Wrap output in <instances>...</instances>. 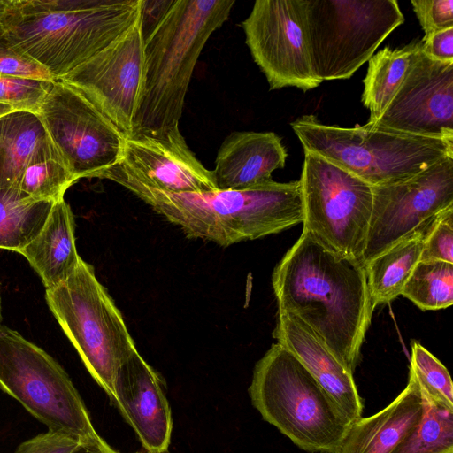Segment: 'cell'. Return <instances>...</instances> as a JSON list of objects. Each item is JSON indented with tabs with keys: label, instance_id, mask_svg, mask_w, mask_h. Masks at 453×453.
<instances>
[{
	"label": "cell",
	"instance_id": "9a60e30c",
	"mask_svg": "<svg viewBox=\"0 0 453 453\" xmlns=\"http://www.w3.org/2000/svg\"><path fill=\"white\" fill-rule=\"evenodd\" d=\"M96 178L169 193L217 189L212 171L191 151L179 126L161 136L126 137L119 160Z\"/></svg>",
	"mask_w": 453,
	"mask_h": 453
},
{
	"label": "cell",
	"instance_id": "6da1fadb",
	"mask_svg": "<svg viewBox=\"0 0 453 453\" xmlns=\"http://www.w3.org/2000/svg\"><path fill=\"white\" fill-rule=\"evenodd\" d=\"M272 285L279 311L306 324L354 372L375 308L362 261L303 231L274 268Z\"/></svg>",
	"mask_w": 453,
	"mask_h": 453
},
{
	"label": "cell",
	"instance_id": "d590c367",
	"mask_svg": "<svg viewBox=\"0 0 453 453\" xmlns=\"http://www.w3.org/2000/svg\"><path fill=\"white\" fill-rule=\"evenodd\" d=\"M422 50L429 58L442 61H453V27L433 33L422 39Z\"/></svg>",
	"mask_w": 453,
	"mask_h": 453
},
{
	"label": "cell",
	"instance_id": "4316f807",
	"mask_svg": "<svg viewBox=\"0 0 453 453\" xmlns=\"http://www.w3.org/2000/svg\"><path fill=\"white\" fill-rule=\"evenodd\" d=\"M423 311L445 309L453 303V264L418 261L402 294Z\"/></svg>",
	"mask_w": 453,
	"mask_h": 453
},
{
	"label": "cell",
	"instance_id": "1f68e13d",
	"mask_svg": "<svg viewBox=\"0 0 453 453\" xmlns=\"http://www.w3.org/2000/svg\"><path fill=\"white\" fill-rule=\"evenodd\" d=\"M0 74L50 80V73L29 58L17 51L10 43L0 23Z\"/></svg>",
	"mask_w": 453,
	"mask_h": 453
},
{
	"label": "cell",
	"instance_id": "d6986e66",
	"mask_svg": "<svg viewBox=\"0 0 453 453\" xmlns=\"http://www.w3.org/2000/svg\"><path fill=\"white\" fill-rule=\"evenodd\" d=\"M288 153L273 132L236 131L221 143L212 171L217 189H244L273 180Z\"/></svg>",
	"mask_w": 453,
	"mask_h": 453
},
{
	"label": "cell",
	"instance_id": "52a82bcc",
	"mask_svg": "<svg viewBox=\"0 0 453 453\" xmlns=\"http://www.w3.org/2000/svg\"><path fill=\"white\" fill-rule=\"evenodd\" d=\"M45 299L90 375L112 399L117 371L136 347L93 266L81 258L64 281L46 289Z\"/></svg>",
	"mask_w": 453,
	"mask_h": 453
},
{
	"label": "cell",
	"instance_id": "44dd1931",
	"mask_svg": "<svg viewBox=\"0 0 453 453\" xmlns=\"http://www.w3.org/2000/svg\"><path fill=\"white\" fill-rule=\"evenodd\" d=\"M19 254L40 276L46 289L64 281L76 268L81 257L75 245V221L70 205L56 202L41 230Z\"/></svg>",
	"mask_w": 453,
	"mask_h": 453
},
{
	"label": "cell",
	"instance_id": "603a6c76",
	"mask_svg": "<svg viewBox=\"0 0 453 453\" xmlns=\"http://www.w3.org/2000/svg\"><path fill=\"white\" fill-rule=\"evenodd\" d=\"M434 224L404 237L365 265L369 290L375 307L388 303L402 294L420 259L424 240Z\"/></svg>",
	"mask_w": 453,
	"mask_h": 453
},
{
	"label": "cell",
	"instance_id": "30bf717a",
	"mask_svg": "<svg viewBox=\"0 0 453 453\" xmlns=\"http://www.w3.org/2000/svg\"><path fill=\"white\" fill-rule=\"evenodd\" d=\"M299 181L303 231L335 253L362 261L372 211V186L307 150Z\"/></svg>",
	"mask_w": 453,
	"mask_h": 453
},
{
	"label": "cell",
	"instance_id": "60d3db41",
	"mask_svg": "<svg viewBox=\"0 0 453 453\" xmlns=\"http://www.w3.org/2000/svg\"><path fill=\"white\" fill-rule=\"evenodd\" d=\"M135 453H149V452H147V451H144V452H135Z\"/></svg>",
	"mask_w": 453,
	"mask_h": 453
},
{
	"label": "cell",
	"instance_id": "f1b7e54d",
	"mask_svg": "<svg viewBox=\"0 0 453 453\" xmlns=\"http://www.w3.org/2000/svg\"><path fill=\"white\" fill-rule=\"evenodd\" d=\"M410 369L431 400L453 410V386L448 369L418 342L411 346Z\"/></svg>",
	"mask_w": 453,
	"mask_h": 453
},
{
	"label": "cell",
	"instance_id": "d4e9b609",
	"mask_svg": "<svg viewBox=\"0 0 453 453\" xmlns=\"http://www.w3.org/2000/svg\"><path fill=\"white\" fill-rule=\"evenodd\" d=\"M54 203L15 187L0 189V249L19 253L41 232Z\"/></svg>",
	"mask_w": 453,
	"mask_h": 453
},
{
	"label": "cell",
	"instance_id": "7a4b0ae2",
	"mask_svg": "<svg viewBox=\"0 0 453 453\" xmlns=\"http://www.w3.org/2000/svg\"><path fill=\"white\" fill-rule=\"evenodd\" d=\"M141 0H10L1 24L11 45L54 80L124 34Z\"/></svg>",
	"mask_w": 453,
	"mask_h": 453
},
{
	"label": "cell",
	"instance_id": "2e32d148",
	"mask_svg": "<svg viewBox=\"0 0 453 453\" xmlns=\"http://www.w3.org/2000/svg\"><path fill=\"white\" fill-rule=\"evenodd\" d=\"M376 127L410 135L453 140V61L442 62L422 50Z\"/></svg>",
	"mask_w": 453,
	"mask_h": 453
},
{
	"label": "cell",
	"instance_id": "8d00e7d4",
	"mask_svg": "<svg viewBox=\"0 0 453 453\" xmlns=\"http://www.w3.org/2000/svg\"><path fill=\"white\" fill-rule=\"evenodd\" d=\"M73 453H119L106 441L101 443H87Z\"/></svg>",
	"mask_w": 453,
	"mask_h": 453
},
{
	"label": "cell",
	"instance_id": "7c38bea8",
	"mask_svg": "<svg viewBox=\"0 0 453 453\" xmlns=\"http://www.w3.org/2000/svg\"><path fill=\"white\" fill-rule=\"evenodd\" d=\"M372 211L362 256L365 266L453 208V157L434 163L408 180L372 187Z\"/></svg>",
	"mask_w": 453,
	"mask_h": 453
},
{
	"label": "cell",
	"instance_id": "7402d4cb",
	"mask_svg": "<svg viewBox=\"0 0 453 453\" xmlns=\"http://www.w3.org/2000/svg\"><path fill=\"white\" fill-rule=\"evenodd\" d=\"M48 158L61 159L36 114L15 111L0 119V189L14 187L27 166Z\"/></svg>",
	"mask_w": 453,
	"mask_h": 453
},
{
	"label": "cell",
	"instance_id": "8992f818",
	"mask_svg": "<svg viewBox=\"0 0 453 453\" xmlns=\"http://www.w3.org/2000/svg\"><path fill=\"white\" fill-rule=\"evenodd\" d=\"M290 126L304 150L320 155L372 187L403 181L453 157V140L391 132L369 123L354 127L329 126L308 114Z\"/></svg>",
	"mask_w": 453,
	"mask_h": 453
},
{
	"label": "cell",
	"instance_id": "836d02e7",
	"mask_svg": "<svg viewBox=\"0 0 453 453\" xmlns=\"http://www.w3.org/2000/svg\"><path fill=\"white\" fill-rule=\"evenodd\" d=\"M85 444L71 434L48 430L20 443L14 453H73Z\"/></svg>",
	"mask_w": 453,
	"mask_h": 453
},
{
	"label": "cell",
	"instance_id": "9c48e42d",
	"mask_svg": "<svg viewBox=\"0 0 453 453\" xmlns=\"http://www.w3.org/2000/svg\"><path fill=\"white\" fill-rule=\"evenodd\" d=\"M0 390L48 427L87 443L105 441L65 369L17 331L0 325Z\"/></svg>",
	"mask_w": 453,
	"mask_h": 453
},
{
	"label": "cell",
	"instance_id": "e0dca14e",
	"mask_svg": "<svg viewBox=\"0 0 453 453\" xmlns=\"http://www.w3.org/2000/svg\"><path fill=\"white\" fill-rule=\"evenodd\" d=\"M145 451L165 453L171 441L173 418L159 374L138 350L119 367L113 398Z\"/></svg>",
	"mask_w": 453,
	"mask_h": 453
},
{
	"label": "cell",
	"instance_id": "5bb4252c",
	"mask_svg": "<svg viewBox=\"0 0 453 453\" xmlns=\"http://www.w3.org/2000/svg\"><path fill=\"white\" fill-rule=\"evenodd\" d=\"M145 70V42L138 19L119 38L60 80L78 88L126 138L133 133Z\"/></svg>",
	"mask_w": 453,
	"mask_h": 453
},
{
	"label": "cell",
	"instance_id": "ffe728a7",
	"mask_svg": "<svg viewBox=\"0 0 453 453\" xmlns=\"http://www.w3.org/2000/svg\"><path fill=\"white\" fill-rule=\"evenodd\" d=\"M422 414L420 388L409 369L408 383L402 392L377 413L353 422L337 453H391Z\"/></svg>",
	"mask_w": 453,
	"mask_h": 453
},
{
	"label": "cell",
	"instance_id": "f35d334b",
	"mask_svg": "<svg viewBox=\"0 0 453 453\" xmlns=\"http://www.w3.org/2000/svg\"><path fill=\"white\" fill-rule=\"evenodd\" d=\"M10 0H0V23L7 11Z\"/></svg>",
	"mask_w": 453,
	"mask_h": 453
},
{
	"label": "cell",
	"instance_id": "277c9868",
	"mask_svg": "<svg viewBox=\"0 0 453 453\" xmlns=\"http://www.w3.org/2000/svg\"><path fill=\"white\" fill-rule=\"evenodd\" d=\"M234 3L174 1L145 42L144 88L131 136H161L179 126L197 59L211 34L228 19Z\"/></svg>",
	"mask_w": 453,
	"mask_h": 453
},
{
	"label": "cell",
	"instance_id": "ba28073f",
	"mask_svg": "<svg viewBox=\"0 0 453 453\" xmlns=\"http://www.w3.org/2000/svg\"><path fill=\"white\" fill-rule=\"evenodd\" d=\"M314 76L345 80L404 22L395 0H303Z\"/></svg>",
	"mask_w": 453,
	"mask_h": 453
},
{
	"label": "cell",
	"instance_id": "5b68a950",
	"mask_svg": "<svg viewBox=\"0 0 453 453\" xmlns=\"http://www.w3.org/2000/svg\"><path fill=\"white\" fill-rule=\"evenodd\" d=\"M249 393L266 422L311 453H337L352 425L301 362L278 342L257 363Z\"/></svg>",
	"mask_w": 453,
	"mask_h": 453
},
{
	"label": "cell",
	"instance_id": "d6a6232c",
	"mask_svg": "<svg viewBox=\"0 0 453 453\" xmlns=\"http://www.w3.org/2000/svg\"><path fill=\"white\" fill-rule=\"evenodd\" d=\"M411 4L424 37L453 27V0H411Z\"/></svg>",
	"mask_w": 453,
	"mask_h": 453
},
{
	"label": "cell",
	"instance_id": "74e56055",
	"mask_svg": "<svg viewBox=\"0 0 453 453\" xmlns=\"http://www.w3.org/2000/svg\"><path fill=\"white\" fill-rule=\"evenodd\" d=\"M15 111H19L11 104L0 103V119Z\"/></svg>",
	"mask_w": 453,
	"mask_h": 453
},
{
	"label": "cell",
	"instance_id": "ac0fdd59",
	"mask_svg": "<svg viewBox=\"0 0 453 453\" xmlns=\"http://www.w3.org/2000/svg\"><path fill=\"white\" fill-rule=\"evenodd\" d=\"M273 336L301 362L352 423L362 417L364 403L353 372L306 324L291 313L278 311Z\"/></svg>",
	"mask_w": 453,
	"mask_h": 453
},
{
	"label": "cell",
	"instance_id": "4dcf8cb0",
	"mask_svg": "<svg viewBox=\"0 0 453 453\" xmlns=\"http://www.w3.org/2000/svg\"><path fill=\"white\" fill-rule=\"evenodd\" d=\"M419 261L453 264V208L442 213L426 234Z\"/></svg>",
	"mask_w": 453,
	"mask_h": 453
},
{
	"label": "cell",
	"instance_id": "8fae6325",
	"mask_svg": "<svg viewBox=\"0 0 453 453\" xmlns=\"http://www.w3.org/2000/svg\"><path fill=\"white\" fill-rule=\"evenodd\" d=\"M37 116L77 180L96 178L119 160L125 136L78 88L63 80L51 82Z\"/></svg>",
	"mask_w": 453,
	"mask_h": 453
},
{
	"label": "cell",
	"instance_id": "83f0119b",
	"mask_svg": "<svg viewBox=\"0 0 453 453\" xmlns=\"http://www.w3.org/2000/svg\"><path fill=\"white\" fill-rule=\"evenodd\" d=\"M75 181L60 158H48L27 166L14 187L35 199L56 203Z\"/></svg>",
	"mask_w": 453,
	"mask_h": 453
},
{
	"label": "cell",
	"instance_id": "e575fe53",
	"mask_svg": "<svg viewBox=\"0 0 453 453\" xmlns=\"http://www.w3.org/2000/svg\"><path fill=\"white\" fill-rule=\"evenodd\" d=\"M175 0H141L140 25L144 42L165 19Z\"/></svg>",
	"mask_w": 453,
	"mask_h": 453
},
{
	"label": "cell",
	"instance_id": "3957f363",
	"mask_svg": "<svg viewBox=\"0 0 453 453\" xmlns=\"http://www.w3.org/2000/svg\"><path fill=\"white\" fill-rule=\"evenodd\" d=\"M130 190L189 238L228 246L277 234L303 222L299 180L244 189L169 193L141 186Z\"/></svg>",
	"mask_w": 453,
	"mask_h": 453
},
{
	"label": "cell",
	"instance_id": "4fadbf2b",
	"mask_svg": "<svg viewBox=\"0 0 453 453\" xmlns=\"http://www.w3.org/2000/svg\"><path fill=\"white\" fill-rule=\"evenodd\" d=\"M241 26L270 90L294 87L306 92L321 84L311 67L303 0H257Z\"/></svg>",
	"mask_w": 453,
	"mask_h": 453
},
{
	"label": "cell",
	"instance_id": "f546056e",
	"mask_svg": "<svg viewBox=\"0 0 453 453\" xmlns=\"http://www.w3.org/2000/svg\"><path fill=\"white\" fill-rule=\"evenodd\" d=\"M53 81L0 74V103L37 115Z\"/></svg>",
	"mask_w": 453,
	"mask_h": 453
},
{
	"label": "cell",
	"instance_id": "484cf974",
	"mask_svg": "<svg viewBox=\"0 0 453 453\" xmlns=\"http://www.w3.org/2000/svg\"><path fill=\"white\" fill-rule=\"evenodd\" d=\"M421 395L420 421L391 453H453V410Z\"/></svg>",
	"mask_w": 453,
	"mask_h": 453
},
{
	"label": "cell",
	"instance_id": "ab89813d",
	"mask_svg": "<svg viewBox=\"0 0 453 453\" xmlns=\"http://www.w3.org/2000/svg\"><path fill=\"white\" fill-rule=\"evenodd\" d=\"M2 320V315H1V295H0V325Z\"/></svg>",
	"mask_w": 453,
	"mask_h": 453
},
{
	"label": "cell",
	"instance_id": "cb8c5ba5",
	"mask_svg": "<svg viewBox=\"0 0 453 453\" xmlns=\"http://www.w3.org/2000/svg\"><path fill=\"white\" fill-rule=\"evenodd\" d=\"M421 49L422 42L395 49L385 47L368 60L362 103L370 111L369 124L380 118Z\"/></svg>",
	"mask_w": 453,
	"mask_h": 453
}]
</instances>
